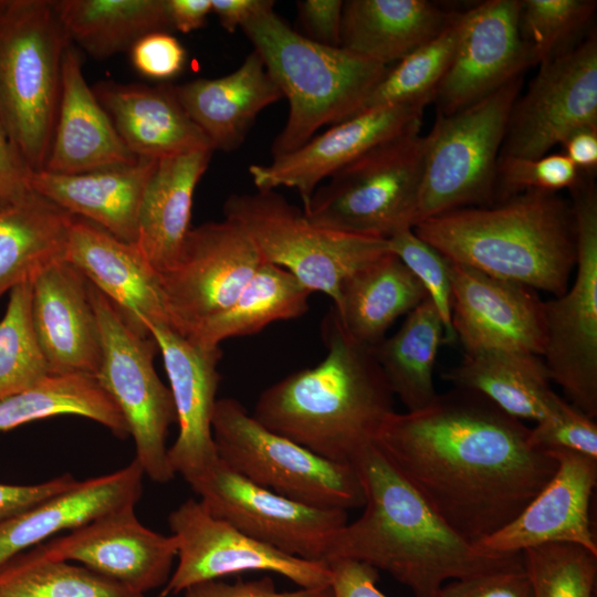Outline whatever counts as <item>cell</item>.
I'll return each mask as SVG.
<instances>
[{
    "label": "cell",
    "instance_id": "b9f144b4",
    "mask_svg": "<svg viewBox=\"0 0 597 597\" xmlns=\"http://www.w3.org/2000/svg\"><path fill=\"white\" fill-rule=\"evenodd\" d=\"M594 0L521 1L520 34L533 65L572 49L573 39L594 15Z\"/></svg>",
    "mask_w": 597,
    "mask_h": 597
},
{
    "label": "cell",
    "instance_id": "ac0fdd59",
    "mask_svg": "<svg viewBox=\"0 0 597 597\" xmlns=\"http://www.w3.org/2000/svg\"><path fill=\"white\" fill-rule=\"evenodd\" d=\"M519 0H488L462 12L455 50L434 94L450 115L496 91L533 65L520 34Z\"/></svg>",
    "mask_w": 597,
    "mask_h": 597
},
{
    "label": "cell",
    "instance_id": "1f68e13d",
    "mask_svg": "<svg viewBox=\"0 0 597 597\" xmlns=\"http://www.w3.org/2000/svg\"><path fill=\"white\" fill-rule=\"evenodd\" d=\"M443 378L455 388L486 398L516 419L540 421L548 416L562 397L541 356L512 349H484L464 353L463 359Z\"/></svg>",
    "mask_w": 597,
    "mask_h": 597
},
{
    "label": "cell",
    "instance_id": "e0dca14e",
    "mask_svg": "<svg viewBox=\"0 0 597 597\" xmlns=\"http://www.w3.org/2000/svg\"><path fill=\"white\" fill-rule=\"evenodd\" d=\"M52 559L72 562L142 594L165 586L178 542L140 523L135 506H124L35 546Z\"/></svg>",
    "mask_w": 597,
    "mask_h": 597
},
{
    "label": "cell",
    "instance_id": "ffe728a7",
    "mask_svg": "<svg viewBox=\"0 0 597 597\" xmlns=\"http://www.w3.org/2000/svg\"><path fill=\"white\" fill-rule=\"evenodd\" d=\"M427 101L386 106L355 115L313 136L300 148L250 166L258 190L295 189L307 205L315 189L337 170L409 129L421 126Z\"/></svg>",
    "mask_w": 597,
    "mask_h": 597
},
{
    "label": "cell",
    "instance_id": "603a6c76",
    "mask_svg": "<svg viewBox=\"0 0 597 597\" xmlns=\"http://www.w3.org/2000/svg\"><path fill=\"white\" fill-rule=\"evenodd\" d=\"M32 323L50 374L96 376L102 339L91 283L66 260L33 280Z\"/></svg>",
    "mask_w": 597,
    "mask_h": 597
},
{
    "label": "cell",
    "instance_id": "e575fe53",
    "mask_svg": "<svg viewBox=\"0 0 597 597\" xmlns=\"http://www.w3.org/2000/svg\"><path fill=\"white\" fill-rule=\"evenodd\" d=\"M71 41L100 60L130 50L144 35L171 29L166 0H57Z\"/></svg>",
    "mask_w": 597,
    "mask_h": 597
},
{
    "label": "cell",
    "instance_id": "11a10c76",
    "mask_svg": "<svg viewBox=\"0 0 597 597\" xmlns=\"http://www.w3.org/2000/svg\"><path fill=\"white\" fill-rule=\"evenodd\" d=\"M171 29L189 33L205 25L211 0H166Z\"/></svg>",
    "mask_w": 597,
    "mask_h": 597
},
{
    "label": "cell",
    "instance_id": "bcb514c9",
    "mask_svg": "<svg viewBox=\"0 0 597 597\" xmlns=\"http://www.w3.org/2000/svg\"><path fill=\"white\" fill-rule=\"evenodd\" d=\"M530 441L545 450L565 449L597 459L596 422L563 398L530 429Z\"/></svg>",
    "mask_w": 597,
    "mask_h": 597
},
{
    "label": "cell",
    "instance_id": "ab89813d",
    "mask_svg": "<svg viewBox=\"0 0 597 597\" xmlns=\"http://www.w3.org/2000/svg\"><path fill=\"white\" fill-rule=\"evenodd\" d=\"M461 18L462 12L457 13L440 34L397 61L394 67H387L356 115L386 106L431 103L451 63Z\"/></svg>",
    "mask_w": 597,
    "mask_h": 597
},
{
    "label": "cell",
    "instance_id": "816d5d0a",
    "mask_svg": "<svg viewBox=\"0 0 597 597\" xmlns=\"http://www.w3.org/2000/svg\"><path fill=\"white\" fill-rule=\"evenodd\" d=\"M77 482L70 473H64L38 484L0 483V522L73 488Z\"/></svg>",
    "mask_w": 597,
    "mask_h": 597
},
{
    "label": "cell",
    "instance_id": "7402d4cb",
    "mask_svg": "<svg viewBox=\"0 0 597 597\" xmlns=\"http://www.w3.org/2000/svg\"><path fill=\"white\" fill-rule=\"evenodd\" d=\"M169 380L178 423V436L168 448L169 464L186 482L203 473L218 460L212 417L221 380L219 347L191 343L166 323L149 325Z\"/></svg>",
    "mask_w": 597,
    "mask_h": 597
},
{
    "label": "cell",
    "instance_id": "3957f363",
    "mask_svg": "<svg viewBox=\"0 0 597 597\" xmlns=\"http://www.w3.org/2000/svg\"><path fill=\"white\" fill-rule=\"evenodd\" d=\"M322 335L323 360L269 386L251 415L313 453L353 465L395 412L394 394L374 348L349 336L333 308Z\"/></svg>",
    "mask_w": 597,
    "mask_h": 597
},
{
    "label": "cell",
    "instance_id": "db71d44e",
    "mask_svg": "<svg viewBox=\"0 0 597 597\" xmlns=\"http://www.w3.org/2000/svg\"><path fill=\"white\" fill-rule=\"evenodd\" d=\"M29 177L30 170L0 123V210L19 202L33 190Z\"/></svg>",
    "mask_w": 597,
    "mask_h": 597
},
{
    "label": "cell",
    "instance_id": "ba28073f",
    "mask_svg": "<svg viewBox=\"0 0 597 597\" xmlns=\"http://www.w3.org/2000/svg\"><path fill=\"white\" fill-rule=\"evenodd\" d=\"M522 84L523 74L455 113H437L426 135L415 224L450 210L495 202L498 159Z\"/></svg>",
    "mask_w": 597,
    "mask_h": 597
},
{
    "label": "cell",
    "instance_id": "d4e9b609",
    "mask_svg": "<svg viewBox=\"0 0 597 597\" xmlns=\"http://www.w3.org/2000/svg\"><path fill=\"white\" fill-rule=\"evenodd\" d=\"M137 159L87 84L81 53L71 44L63 57L60 106L43 170L84 174L132 165Z\"/></svg>",
    "mask_w": 597,
    "mask_h": 597
},
{
    "label": "cell",
    "instance_id": "2e32d148",
    "mask_svg": "<svg viewBox=\"0 0 597 597\" xmlns=\"http://www.w3.org/2000/svg\"><path fill=\"white\" fill-rule=\"evenodd\" d=\"M585 128H597L595 34L540 64L512 107L499 157L540 158Z\"/></svg>",
    "mask_w": 597,
    "mask_h": 597
},
{
    "label": "cell",
    "instance_id": "4dcf8cb0",
    "mask_svg": "<svg viewBox=\"0 0 597 597\" xmlns=\"http://www.w3.org/2000/svg\"><path fill=\"white\" fill-rule=\"evenodd\" d=\"M455 15L427 0L344 1L339 46L388 66L440 34Z\"/></svg>",
    "mask_w": 597,
    "mask_h": 597
},
{
    "label": "cell",
    "instance_id": "83f0119b",
    "mask_svg": "<svg viewBox=\"0 0 597 597\" xmlns=\"http://www.w3.org/2000/svg\"><path fill=\"white\" fill-rule=\"evenodd\" d=\"M158 160L84 174L30 171V186L74 217L86 219L116 237L135 243L139 207Z\"/></svg>",
    "mask_w": 597,
    "mask_h": 597
},
{
    "label": "cell",
    "instance_id": "7dc6e473",
    "mask_svg": "<svg viewBox=\"0 0 597 597\" xmlns=\"http://www.w3.org/2000/svg\"><path fill=\"white\" fill-rule=\"evenodd\" d=\"M437 597H533L522 564L446 583Z\"/></svg>",
    "mask_w": 597,
    "mask_h": 597
},
{
    "label": "cell",
    "instance_id": "8d00e7d4",
    "mask_svg": "<svg viewBox=\"0 0 597 597\" xmlns=\"http://www.w3.org/2000/svg\"><path fill=\"white\" fill-rule=\"evenodd\" d=\"M443 343L442 321L427 297L407 314L394 335L373 347L394 396L407 411L422 409L437 397L433 371Z\"/></svg>",
    "mask_w": 597,
    "mask_h": 597
},
{
    "label": "cell",
    "instance_id": "7bdbcfd3",
    "mask_svg": "<svg viewBox=\"0 0 597 597\" xmlns=\"http://www.w3.org/2000/svg\"><path fill=\"white\" fill-rule=\"evenodd\" d=\"M522 554L533 597H594L597 555L588 549L554 543Z\"/></svg>",
    "mask_w": 597,
    "mask_h": 597
},
{
    "label": "cell",
    "instance_id": "5bb4252c",
    "mask_svg": "<svg viewBox=\"0 0 597 597\" xmlns=\"http://www.w3.org/2000/svg\"><path fill=\"white\" fill-rule=\"evenodd\" d=\"M213 516L285 554L325 563L347 511L307 505L261 488L220 459L188 482Z\"/></svg>",
    "mask_w": 597,
    "mask_h": 597
},
{
    "label": "cell",
    "instance_id": "52a82bcc",
    "mask_svg": "<svg viewBox=\"0 0 597 597\" xmlns=\"http://www.w3.org/2000/svg\"><path fill=\"white\" fill-rule=\"evenodd\" d=\"M426 149L420 126L375 146L320 185L305 216L324 228L379 239L412 228Z\"/></svg>",
    "mask_w": 597,
    "mask_h": 597
},
{
    "label": "cell",
    "instance_id": "9f6ffc18",
    "mask_svg": "<svg viewBox=\"0 0 597 597\" xmlns=\"http://www.w3.org/2000/svg\"><path fill=\"white\" fill-rule=\"evenodd\" d=\"M564 155L584 174L591 175L597 168V128L575 132L562 144Z\"/></svg>",
    "mask_w": 597,
    "mask_h": 597
},
{
    "label": "cell",
    "instance_id": "5b68a950",
    "mask_svg": "<svg viewBox=\"0 0 597 597\" xmlns=\"http://www.w3.org/2000/svg\"><path fill=\"white\" fill-rule=\"evenodd\" d=\"M273 7L241 29L289 102L286 123L271 147L276 157L303 146L321 127L355 116L388 66L308 40Z\"/></svg>",
    "mask_w": 597,
    "mask_h": 597
},
{
    "label": "cell",
    "instance_id": "484cf974",
    "mask_svg": "<svg viewBox=\"0 0 597 597\" xmlns=\"http://www.w3.org/2000/svg\"><path fill=\"white\" fill-rule=\"evenodd\" d=\"M144 472L134 459L112 473L78 481L32 507L0 522V565L60 532L73 531L114 510L136 505Z\"/></svg>",
    "mask_w": 597,
    "mask_h": 597
},
{
    "label": "cell",
    "instance_id": "f907efd6",
    "mask_svg": "<svg viewBox=\"0 0 597 597\" xmlns=\"http://www.w3.org/2000/svg\"><path fill=\"white\" fill-rule=\"evenodd\" d=\"M344 1L301 0L296 2L297 21L302 35L308 40L338 48Z\"/></svg>",
    "mask_w": 597,
    "mask_h": 597
},
{
    "label": "cell",
    "instance_id": "7c38bea8",
    "mask_svg": "<svg viewBox=\"0 0 597 597\" xmlns=\"http://www.w3.org/2000/svg\"><path fill=\"white\" fill-rule=\"evenodd\" d=\"M576 235L575 279L545 302L542 355L552 383L568 402L597 416V191L591 175L569 190Z\"/></svg>",
    "mask_w": 597,
    "mask_h": 597
},
{
    "label": "cell",
    "instance_id": "60d3db41",
    "mask_svg": "<svg viewBox=\"0 0 597 597\" xmlns=\"http://www.w3.org/2000/svg\"><path fill=\"white\" fill-rule=\"evenodd\" d=\"M33 280L10 290L6 313L0 320V399L50 375L32 323Z\"/></svg>",
    "mask_w": 597,
    "mask_h": 597
},
{
    "label": "cell",
    "instance_id": "f5cc1de1",
    "mask_svg": "<svg viewBox=\"0 0 597 597\" xmlns=\"http://www.w3.org/2000/svg\"><path fill=\"white\" fill-rule=\"evenodd\" d=\"M333 597H386L377 587L378 570L365 563L339 558L327 563Z\"/></svg>",
    "mask_w": 597,
    "mask_h": 597
},
{
    "label": "cell",
    "instance_id": "ee69618b",
    "mask_svg": "<svg viewBox=\"0 0 597 597\" xmlns=\"http://www.w3.org/2000/svg\"><path fill=\"white\" fill-rule=\"evenodd\" d=\"M387 241L389 252L411 271L436 307L444 327V343L457 342L451 325V281L447 258L420 239L412 228L395 233Z\"/></svg>",
    "mask_w": 597,
    "mask_h": 597
},
{
    "label": "cell",
    "instance_id": "4fadbf2b",
    "mask_svg": "<svg viewBox=\"0 0 597 597\" xmlns=\"http://www.w3.org/2000/svg\"><path fill=\"white\" fill-rule=\"evenodd\" d=\"M264 262L230 220L191 228L174 263L157 275L168 325L187 337L224 311Z\"/></svg>",
    "mask_w": 597,
    "mask_h": 597
},
{
    "label": "cell",
    "instance_id": "9a60e30c",
    "mask_svg": "<svg viewBox=\"0 0 597 597\" xmlns=\"http://www.w3.org/2000/svg\"><path fill=\"white\" fill-rule=\"evenodd\" d=\"M168 524L178 542L177 565L158 597L247 572L275 573L302 588L331 585L326 563L295 557L259 542L210 514L199 500L184 501L170 512Z\"/></svg>",
    "mask_w": 597,
    "mask_h": 597
},
{
    "label": "cell",
    "instance_id": "f6af8a7d",
    "mask_svg": "<svg viewBox=\"0 0 597 597\" xmlns=\"http://www.w3.org/2000/svg\"><path fill=\"white\" fill-rule=\"evenodd\" d=\"M583 175L564 154L545 155L534 159L499 157L495 202L525 190H572Z\"/></svg>",
    "mask_w": 597,
    "mask_h": 597
},
{
    "label": "cell",
    "instance_id": "681fc988",
    "mask_svg": "<svg viewBox=\"0 0 597 597\" xmlns=\"http://www.w3.org/2000/svg\"><path fill=\"white\" fill-rule=\"evenodd\" d=\"M185 597H333L329 587L302 588L293 591H279L271 577L226 583L220 579L206 580L189 586Z\"/></svg>",
    "mask_w": 597,
    "mask_h": 597
},
{
    "label": "cell",
    "instance_id": "277c9868",
    "mask_svg": "<svg viewBox=\"0 0 597 597\" xmlns=\"http://www.w3.org/2000/svg\"><path fill=\"white\" fill-rule=\"evenodd\" d=\"M448 260L534 291L562 295L576 265L572 206L557 192L525 190L412 228Z\"/></svg>",
    "mask_w": 597,
    "mask_h": 597
},
{
    "label": "cell",
    "instance_id": "c3c4849f",
    "mask_svg": "<svg viewBox=\"0 0 597 597\" xmlns=\"http://www.w3.org/2000/svg\"><path fill=\"white\" fill-rule=\"evenodd\" d=\"M134 67L154 80L177 76L185 67L187 54L181 43L167 31L140 38L129 50Z\"/></svg>",
    "mask_w": 597,
    "mask_h": 597
},
{
    "label": "cell",
    "instance_id": "d590c367",
    "mask_svg": "<svg viewBox=\"0 0 597 597\" xmlns=\"http://www.w3.org/2000/svg\"><path fill=\"white\" fill-rule=\"evenodd\" d=\"M311 294L290 272L264 262L224 311L186 338L199 346L219 347L227 338L256 334L271 323L302 316Z\"/></svg>",
    "mask_w": 597,
    "mask_h": 597
},
{
    "label": "cell",
    "instance_id": "30bf717a",
    "mask_svg": "<svg viewBox=\"0 0 597 597\" xmlns=\"http://www.w3.org/2000/svg\"><path fill=\"white\" fill-rule=\"evenodd\" d=\"M223 214L248 233L265 262L290 272L310 292L326 294L334 304L347 276L389 252L387 239L315 224L275 190L233 193Z\"/></svg>",
    "mask_w": 597,
    "mask_h": 597
},
{
    "label": "cell",
    "instance_id": "d6986e66",
    "mask_svg": "<svg viewBox=\"0 0 597 597\" xmlns=\"http://www.w3.org/2000/svg\"><path fill=\"white\" fill-rule=\"evenodd\" d=\"M448 268L451 325L464 353L512 349L542 357L546 342L545 302L536 291L450 260Z\"/></svg>",
    "mask_w": 597,
    "mask_h": 597
},
{
    "label": "cell",
    "instance_id": "d6a6232c",
    "mask_svg": "<svg viewBox=\"0 0 597 597\" xmlns=\"http://www.w3.org/2000/svg\"><path fill=\"white\" fill-rule=\"evenodd\" d=\"M425 298L426 291L411 271L387 252L343 281L333 310L349 336L375 347L398 317Z\"/></svg>",
    "mask_w": 597,
    "mask_h": 597
},
{
    "label": "cell",
    "instance_id": "f1b7e54d",
    "mask_svg": "<svg viewBox=\"0 0 597 597\" xmlns=\"http://www.w3.org/2000/svg\"><path fill=\"white\" fill-rule=\"evenodd\" d=\"M176 96L213 150L240 147L256 116L283 98L256 51L232 73L174 85Z\"/></svg>",
    "mask_w": 597,
    "mask_h": 597
},
{
    "label": "cell",
    "instance_id": "8992f818",
    "mask_svg": "<svg viewBox=\"0 0 597 597\" xmlns=\"http://www.w3.org/2000/svg\"><path fill=\"white\" fill-rule=\"evenodd\" d=\"M71 41L51 0H0V123L30 171L43 170Z\"/></svg>",
    "mask_w": 597,
    "mask_h": 597
},
{
    "label": "cell",
    "instance_id": "836d02e7",
    "mask_svg": "<svg viewBox=\"0 0 597 597\" xmlns=\"http://www.w3.org/2000/svg\"><path fill=\"white\" fill-rule=\"evenodd\" d=\"M73 217L34 190L0 210V297L65 260Z\"/></svg>",
    "mask_w": 597,
    "mask_h": 597
},
{
    "label": "cell",
    "instance_id": "74e56055",
    "mask_svg": "<svg viewBox=\"0 0 597 597\" xmlns=\"http://www.w3.org/2000/svg\"><path fill=\"white\" fill-rule=\"evenodd\" d=\"M80 416L106 427L117 438L127 423L94 376L50 374L29 388L0 399V432L55 416Z\"/></svg>",
    "mask_w": 597,
    "mask_h": 597
},
{
    "label": "cell",
    "instance_id": "cb8c5ba5",
    "mask_svg": "<svg viewBox=\"0 0 597 597\" xmlns=\"http://www.w3.org/2000/svg\"><path fill=\"white\" fill-rule=\"evenodd\" d=\"M65 260L78 269L119 312L128 326L151 336L149 325H168L157 274L134 243L102 227L73 217Z\"/></svg>",
    "mask_w": 597,
    "mask_h": 597
},
{
    "label": "cell",
    "instance_id": "f546056e",
    "mask_svg": "<svg viewBox=\"0 0 597 597\" xmlns=\"http://www.w3.org/2000/svg\"><path fill=\"white\" fill-rule=\"evenodd\" d=\"M212 149H197L159 159L139 207L134 243L159 275L176 260L189 232L195 189Z\"/></svg>",
    "mask_w": 597,
    "mask_h": 597
},
{
    "label": "cell",
    "instance_id": "7a4b0ae2",
    "mask_svg": "<svg viewBox=\"0 0 597 597\" xmlns=\"http://www.w3.org/2000/svg\"><path fill=\"white\" fill-rule=\"evenodd\" d=\"M360 478L363 514L332 538L325 563L346 558L387 572L415 597H437L453 579L523 563V554L480 552L421 498L376 444L353 464Z\"/></svg>",
    "mask_w": 597,
    "mask_h": 597
},
{
    "label": "cell",
    "instance_id": "6f0895ef",
    "mask_svg": "<svg viewBox=\"0 0 597 597\" xmlns=\"http://www.w3.org/2000/svg\"><path fill=\"white\" fill-rule=\"evenodd\" d=\"M271 0H211L212 12L221 27L233 33L252 15L264 8L273 6Z\"/></svg>",
    "mask_w": 597,
    "mask_h": 597
},
{
    "label": "cell",
    "instance_id": "9c48e42d",
    "mask_svg": "<svg viewBox=\"0 0 597 597\" xmlns=\"http://www.w3.org/2000/svg\"><path fill=\"white\" fill-rule=\"evenodd\" d=\"M212 436L220 461L261 488L323 509L365 504L355 467L326 460L269 430L234 398L217 400Z\"/></svg>",
    "mask_w": 597,
    "mask_h": 597
},
{
    "label": "cell",
    "instance_id": "6da1fadb",
    "mask_svg": "<svg viewBox=\"0 0 597 597\" xmlns=\"http://www.w3.org/2000/svg\"><path fill=\"white\" fill-rule=\"evenodd\" d=\"M530 429L479 394L454 388L394 412L376 446L428 505L476 544L513 521L557 469Z\"/></svg>",
    "mask_w": 597,
    "mask_h": 597
},
{
    "label": "cell",
    "instance_id": "8fae6325",
    "mask_svg": "<svg viewBox=\"0 0 597 597\" xmlns=\"http://www.w3.org/2000/svg\"><path fill=\"white\" fill-rule=\"evenodd\" d=\"M91 297L102 339V360L95 378L122 412L135 443L134 459L144 474L154 482L167 483L176 475L166 443L177 417L171 391L154 366L159 352L157 342L132 329L92 284Z\"/></svg>",
    "mask_w": 597,
    "mask_h": 597
},
{
    "label": "cell",
    "instance_id": "4316f807",
    "mask_svg": "<svg viewBox=\"0 0 597 597\" xmlns=\"http://www.w3.org/2000/svg\"><path fill=\"white\" fill-rule=\"evenodd\" d=\"M92 88L119 137L137 158L159 160L197 149H212L180 105L174 85L108 81Z\"/></svg>",
    "mask_w": 597,
    "mask_h": 597
},
{
    "label": "cell",
    "instance_id": "44dd1931",
    "mask_svg": "<svg viewBox=\"0 0 597 597\" xmlns=\"http://www.w3.org/2000/svg\"><path fill=\"white\" fill-rule=\"evenodd\" d=\"M557 469L547 483L504 527L474 546L482 553L512 555L545 544L566 543L597 555L589 504L597 483V459L548 449Z\"/></svg>",
    "mask_w": 597,
    "mask_h": 597
},
{
    "label": "cell",
    "instance_id": "f35d334b",
    "mask_svg": "<svg viewBox=\"0 0 597 597\" xmlns=\"http://www.w3.org/2000/svg\"><path fill=\"white\" fill-rule=\"evenodd\" d=\"M0 597H145L35 546L0 565Z\"/></svg>",
    "mask_w": 597,
    "mask_h": 597
}]
</instances>
